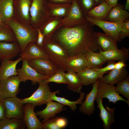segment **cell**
Instances as JSON below:
<instances>
[{
  "label": "cell",
  "mask_w": 129,
  "mask_h": 129,
  "mask_svg": "<svg viewBox=\"0 0 129 129\" xmlns=\"http://www.w3.org/2000/svg\"><path fill=\"white\" fill-rule=\"evenodd\" d=\"M93 26L86 21L70 27L61 26L54 32L51 39L65 48L69 56L85 55L89 50L93 51L98 49L101 50L95 35Z\"/></svg>",
  "instance_id": "obj_1"
},
{
  "label": "cell",
  "mask_w": 129,
  "mask_h": 129,
  "mask_svg": "<svg viewBox=\"0 0 129 129\" xmlns=\"http://www.w3.org/2000/svg\"><path fill=\"white\" fill-rule=\"evenodd\" d=\"M4 22L9 26L13 30L21 47V52H23L29 43H37L38 29L33 28L30 25L20 23L12 18Z\"/></svg>",
  "instance_id": "obj_2"
},
{
  "label": "cell",
  "mask_w": 129,
  "mask_h": 129,
  "mask_svg": "<svg viewBox=\"0 0 129 129\" xmlns=\"http://www.w3.org/2000/svg\"><path fill=\"white\" fill-rule=\"evenodd\" d=\"M48 57V59L59 69L64 70L69 56L67 50L60 44L51 39L44 43L43 46Z\"/></svg>",
  "instance_id": "obj_3"
},
{
  "label": "cell",
  "mask_w": 129,
  "mask_h": 129,
  "mask_svg": "<svg viewBox=\"0 0 129 129\" xmlns=\"http://www.w3.org/2000/svg\"><path fill=\"white\" fill-rule=\"evenodd\" d=\"M30 25L38 29L49 18L48 0H32L30 10Z\"/></svg>",
  "instance_id": "obj_4"
},
{
  "label": "cell",
  "mask_w": 129,
  "mask_h": 129,
  "mask_svg": "<svg viewBox=\"0 0 129 129\" xmlns=\"http://www.w3.org/2000/svg\"><path fill=\"white\" fill-rule=\"evenodd\" d=\"M38 83L39 86L37 90L30 97L22 99L21 102L24 104L29 103L35 107L46 104L50 100L54 92L51 91L46 79L42 80Z\"/></svg>",
  "instance_id": "obj_5"
},
{
  "label": "cell",
  "mask_w": 129,
  "mask_h": 129,
  "mask_svg": "<svg viewBox=\"0 0 129 129\" xmlns=\"http://www.w3.org/2000/svg\"><path fill=\"white\" fill-rule=\"evenodd\" d=\"M21 82L17 75L0 80V101L16 97L20 90L19 86Z\"/></svg>",
  "instance_id": "obj_6"
},
{
  "label": "cell",
  "mask_w": 129,
  "mask_h": 129,
  "mask_svg": "<svg viewBox=\"0 0 129 129\" xmlns=\"http://www.w3.org/2000/svg\"><path fill=\"white\" fill-rule=\"evenodd\" d=\"M32 0H14L12 18L23 24L30 25V10Z\"/></svg>",
  "instance_id": "obj_7"
},
{
  "label": "cell",
  "mask_w": 129,
  "mask_h": 129,
  "mask_svg": "<svg viewBox=\"0 0 129 129\" xmlns=\"http://www.w3.org/2000/svg\"><path fill=\"white\" fill-rule=\"evenodd\" d=\"M85 19L94 25H96L102 29L105 33L118 41L119 34L124 22H112L106 21L97 20L86 15Z\"/></svg>",
  "instance_id": "obj_8"
},
{
  "label": "cell",
  "mask_w": 129,
  "mask_h": 129,
  "mask_svg": "<svg viewBox=\"0 0 129 129\" xmlns=\"http://www.w3.org/2000/svg\"><path fill=\"white\" fill-rule=\"evenodd\" d=\"M22 67L17 69L18 76L21 82L30 80L33 85H36L41 80L46 79L50 76L40 74L29 65L27 60L22 59Z\"/></svg>",
  "instance_id": "obj_9"
},
{
  "label": "cell",
  "mask_w": 129,
  "mask_h": 129,
  "mask_svg": "<svg viewBox=\"0 0 129 129\" xmlns=\"http://www.w3.org/2000/svg\"><path fill=\"white\" fill-rule=\"evenodd\" d=\"M96 98H106L109 103L113 102L115 104L119 101L125 102L129 106V101L126 100L121 96L116 91V87L113 85L107 84L101 80H98V83Z\"/></svg>",
  "instance_id": "obj_10"
},
{
  "label": "cell",
  "mask_w": 129,
  "mask_h": 129,
  "mask_svg": "<svg viewBox=\"0 0 129 129\" xmlns=\"http://www.w3.org/2000/svg\"><path fill=\"white\" fill-rule=\"evenodd\" d=\"M22 99L16 97L3 100L6 118H16L23 119L24 105L21 102Z\"/></svg>",
  "instance_id": "obj_11"
},
{
  "label": "cell",
  "mask_w": 129,
  "mask_h": 129,
  "mask_svg": "<svg viewBox=\"0 0 129 129\" xmlns=\"http://www.w3.org/2000/svg\"><path fill=\"white\" fill-rule=\"evenodd\" d=\"M86 21L77 0H73L68 14L63 18L62 26L70 27L84 23Z\"/></svg>",
  "instance_id": "obj_12"
},
{
  "label": "cell",
  "mask_w": 129,
  "mask_h": 129,
  "mask_svg": "<svg viewBox=\"0 0 129 129\" xmlns=\"http://www.w3.org/2000/svg\"><path fill=\"white\" fill-rule=\"evenodd\" d=\"M27 61L30 66L43 75L50 76L59 69L48 59L39 58L29 60Z\"/></svg>",
  "instance_id": "obj_13"
},
{
  "label": "cell",
  "mask_w": 129,
  "mask_h": 129,
  "mask_svg": "<svg viewBox=\"0 0 129 129\" xmlns=\"http://www.w3.org/2000/svg\"><path fill=\"white\" fill-rule=\"evenodd\" d=\"M19 55L22 59L27 60L39 58L49 59L48 54L43 46H39L33 42L29 43L23 52L21 53Z\"/></svg>",
  "instance_id": "obj_14"
},
{
  "label": "cell",
  "mask_w": 129,
  "mask_h": 129,
  "mask_svg": "<svg viewBox=\"0 0 129 129\" xmlns=\"http://www.w3.org/2000/svg\"><path fill=\"white\" fill-rule=\"evenodd\" d=\"M23 121L27 129H43V124L34 111L35 106L29 103L25 104Z\"/></svg>",
  "instance_id": "obj_15"
},
{
  "label": "cell",
  "mask_w": 129,
  "mask_h": 129,
  "mask_svg": "<svg viewBox=\"0 0 129 129\" xmlns=\"http://www.w3.org/2000/svg\"><path fill=\"white\" fill-rule=\"evenodd\" d=\"M46 104V106L45 109L35 112L36 115L39 116V119H43L41 122L42 124L50 118L55 117L56 114L65 110L66 108L60 103L52 100L48 101Z\"/></svg>",
  "instance_id": "obj_16"
},
{
  "label": "cell",
  "mask_w": 129,
  "mask_h": 129,
  "mask_svg": "<svg viewBox=\"0 0 129 129\" xmlns=\"http://www.w3.org/2000/svg\"><path fill=\"white\" fill-rule=\"evenodd\" d=\"M63 18L60 17H49L39 29L44 36L43 43L50 40L54 32L62 26Z\"/></svg>",
  "instance_id": "obj_17"
},
{
  "label": "cell",
  "mask_w": 129,
  "mask_h": 129,
  "mask_svg": "<svg viewBox=\"0 0 129 129\" xmlns=\"http://www.w3.org/2000/svg\"><path fill=\"white\" fill-rule=\"evenodd\" d=\"M102 99L100 98H96L95 101L98 107L100 110L99 116L103 122V125L104 129H109L112 124L115 121L114 112L115 108H110L106 105V108L102 103Z\"/></svg>",
  "instance_id": "obj_18"
},
{
  "label": "cell",
  "mask_w": 129,
  "mask_h": 129,
  "mask_svg": "<svg viewBox=\"0 0 129 129\" xmlns=\"http://www.w3.org/2000/svg\"><path fill=\"white\" fill-rule=\"evenodd\" d=\"M98 80L92 85L93 88L89 93H87L85 101L81 104L79 110L88 116L93 114L95 111L94 102L96 98Z\"/></svg>",
  "instance_id": "obj_19"
},
{
  "label": "cell",
  "mask_w": 129,
  "mask_h": 129,
  "mask_svg": "<svg viewBox=\"0 0 129 129\" xmlns=\"http://www.w3.org/2000/svg\"><path fill=\"white\" fill-rule=\"evenodd\" d=\"M21 52V47L17 42L11 43L0 42V60H12Z\"/></svg>",
  "instance_id": "obj_20"
},
{
  "label": "cell",
  "mask_w": 129,
  "mask_h": 129,
  "mask_svg": "<svg viewBox=\"0 0 129 129\" xmlns=\"http://www.w3.org/2000/svg\"><path fill=\"white\" fill-rule=\"evenodd\" d=\"M87 68L85 55L79 54L71 55L68 57L65 64L64 70L76 73Z\"/></svg>",
  "instance_id": "obj_21"
},
{
  "label": "cell",
  "mask_w": 129,
  "mask_h": 129,
  "mask_svg": "<svg viewBox=\"0 0 129 129\" xmlns=\"http://www.w3.org/2000/svg\"><path fill=\"white\" fill-rule=\"evenodd\" d=\"M22 60V58L20 57L14 61L8 59L1 60L0 80L6 79L12 76L18 75L16 65Z\"/></svg>",
  "instance_id": "obj_22"
},
{
  "label": "cell",
  "mask_w": 129,
  "mask_h": 129,
  "mask_svg": "<svg viewBox=\"0 0 129 129\" xmlns=\"http://www.w3.org/2000/svg\"><path fill=\"white\" fill-rule=\"evenodd\" d=\"M106 72H102L86 68L76 73L82 85L85 86L96 82Z\"/></svg>",
  "instance_id": "obj_23"
},
{
  "label": "cell",
  "mask_w": 129,
  "mask_h": 129,
  "mask_svg": "<svg viewBox=\"0 0 129 129\" xmlns=\"http://www.w3.org/2000/svg\"><path fill=\"white\" fill-rule=\"evenodd\" d=\"M129 49L123 47L121 49L118 48L107 51L100 50V53L108 60H123L125 62L129 58Z\"/></svg>",
  "instance_id": "obj_24"
},
{
  "label": "cell",
  "mask_w": 129,
  "mask_h": 129,
  "mask_svg": "<svg viewBox=\"0 0 129 129\" xmlns=\"http://www.w3.org/2000/svg\"><path fill=\"white\" fill-rule=\"evenodd\" d=\"M128 74L125 67L120 70L114 68L108 75L99 79L105 83L114 85L124 79L128 75Z\"/></svg>",
  "instance_id": "obj_25"
},
{
  "label": "cell",
  "mask_w": 129,
  "mask_h": 129,
  "mask_svg": "<svg viewBox=\"0 0 129 129\" xmlns=\"http://www.w3.org/2000/svg\"><path fill=\"white\" fill-rule=\"evenodd\" d=\"M98 43L103 51H107L118 48L117 41L105 33L95 32Z\"/></svg>",
  "instance_id": "obj_26"
},
{
  "label": "cell",
  "mask_w": 129,
  "mask_h": 129,
  "mask_svg": "<svg viewBox=\"0 0 129 129\" xmlns=\"http://www.w3.org/2000/svg\"><path fill=\"white\" fill-rule=\"evenodd\" d=\"M112 8L104 1L90 10L86 15L97 20L106 21L108 15Z\"/></svg>",
  "instance_id": "obj_27"
},
{
  "label": "cell",
  "mask_w": 129,
  "mask_h": 129,
  "mask_svg": "<svg viewBox=\"0 0 129 129\" xmlns=\"http://www.w3.org/2000/svg\"><path fill=\"white\" fill-rule=\"evenodd\" d=\"M87 68H101L102 64L107 61V59L100 53H97L88 50L85 55Z\"/></svg>",
  "instance_id": "obj_28"
},
{
  "label": "cell",
  "mask_w": 129,
  "mask_h": 129,
  "mask_svg": "<svg viewBox=\"0 0 129 129\" xmlns=\"http://www.w3.org/2000/svg\"><path fill=\"white\" fill-rule=\"evenodd\" d=\"M129 13L118 5L112 8L109 12L106 21L112 22H124L129 19Z\"/></svg>",
  "instance_id": "obj_29"
},
{
  "label": "cell",
  "mask_w": 129,
  "mask_h": 129,
  "mask_svg": "<svg viewBox=\"0 0 129 129\" xmlns=\"http://www.w3.org/2000/svg\"><path fill=\"white\" fill-rule=\"evenodd\" d=\"M71 4H56L48 2L49 11V17H60L64 18L68 14Z\"/></svg>",
  "instance_id": "obj_30"
},
{
  "label": "cell",
  "mask_w": 129,
  "mask_h": 129,
  "mask_svg": "<svg viewBox=\"0 0 129 129\" xmlns=\"http://www.w3.org/2000/svg\"><path fill=\"white\" fill-rule=\"evenodd\" d=\"M65 77L69 90L77 93H80L82 91L83 85L76 73L67 72L65 73Z\"/></svg>",
  "instance_id": "obj_31"
},
{
  "label": "cell",
  "mask_w": 129,
  "mask_h": 129,
  "mask_svg": "<svg viewBox=\"0 0 129 129\" xmlns=\"http://www.w3.org/2000/svg\"><path fill=\"white\" fill-rule=\"evenodd\" d=\"M59 91L58 90L54 91L52 95L50 100L55 101L62 104L64 106L66 105L69 107L71 110L74 111H75L77 108L76 105L81 104L83 102L85 96V93L84 92L81 91L80 93L79 98L75 101H70L65 98L56 96V94H59Z\"/></svg>",
  "instance_id": "obj_32"
},
{
  "label": "cell",
  "mask_w": 129,
  "mask_h": 129,
  "mask_svg": "<svg viewBox=\"0 0 129 129\" xmlns=\"http://www.w3.org/2000/svg\"><path fill=\"white\" fill-rule=\"evenodd\" d=\"M14 1V0H0V15L2 22L13 18Z\"/></svg>",
  "instance_id": "obj_33"
},
{
  "label": "cell",
  "mask_w": 129,
  "mask_h": 129,
  "mask_svg": "<svg viewBox=\"0 0 129 129\" xmlns=\"http://www.w3.org/2000/svg\"><path fill=\"white\" fill-rule=\"evenodd\" d=\"M26 128L22 119L11 118L0 121V129H25Z\"/></svg>",
  "instance_id": "obj_34"
},
{
  "label": "cell",
  "mask_w": 129,
  "mask_h": 129,
  "mask_svg": "<svg viewBox=\"0 0 129 129\" xmlns=\"http://www.w3.org/2000/svg\"><path fill=\"white\" fill-rule=\"evenodd\" d=\"M11 43L17 42L11 28L4 22L0 24V42Z\"/></svg>",
  "instance_id": "obj_35"
},
{
  "label": "cell",
  "mask_w": 129,
  "mask_h": 129,
  "mask_svg": "<svg viewBox=\"0 0 129 129\" xmlns=\"http://www.w3.org/2000/svg\"><path fill=\"white\" fill-rule=\"evenodd\" d=\"M43 129H63L64 124L62 117H54L50 118L43 123Z\"/></svg>",
  "instance_id": "obj_36"
},
{
  "label": "cell",
  "mask_w": 129,
  "mask_h": 129,
  "mask_svg": "<svg viewBox=\"0 0 129 129\" xmlns=\"http://www.w3.org/2000/svg\"><path fill=\"white\" fill-rule=\"evenodd\" d=\"M116 87V91L122 95L129 101V76L117 84Z\"/></svg>",
  "instance_id": "obj_37"
},
{
  "label": "cell",
  "mask_w": 129,
  "mask_h": 129,
  "mask_svg": "<svg viewBox=\"0 0 129 129\" xmlns=\"http://www.w3.org/2000/svg\"><path fill=\"white\" fill-rule=\"evenodd\" d=\"M65 71L64 70L59 69L56 72L46 79V82L48 83L54 82L57 84H67V82L65 77Z\"/></svg>",
  "instance_id": "obj_38"
},
{
  "label": "cell",
  "mask_w": 129,
  "mask_h": 129,
  "mask_svg": "<svg viewBox=\"0 0 129 129\" xmlns=\"http://www.w3.org/2000/svg\"><path fill=\"white\" fill-rule=\"evenodd\" d=\"M78 3L85 16L91 9L96 6L94 0H77Z\"/></svg>",
  "instance_id": "obj_39"
},
{
  "label": "cell",
  "mask_w": 129,
  "mask_h": 129,
  "mask_svg": "<svg viewBox=\"0 0 129 129\" xmlns=\"http://www.w3.org/2000/svg\"><path fill=\"white\" fill-rule=\"evenodd\" d=\"M129 36V19L125 20L119 34L118 41L120 42L124 38Z\"/></svg>",
  "instance_id": "obj_40"
},
{
  "label": "cell",
  "mask_w": 129,
  "mask_h": 129,
  "mask_svg": "<svg viewBox=\"0 0 129 129\" xmlns=\"http://www.w3.org/2000/svg\"><path fill=\"white\" fill-rule=\"evenodd\" d=\"M108 61L107 65L104 68H95L91 69L94 70L99 72L107 73L109 71H111L114 69L115 64L116 63L114 61Z\"/></svg>",
  "instance_id": "obj_41"
},
{
  "label": "cell",
  "mask_w": 129,
  "mask_h": 129,
  "mask_svg": "<svg viewBox=\"0 0 129 129\" xmlns=\"http://www.w3.org/2000/svg\"><path fill=\"white\" fill-rule=\"evenodd\" d=\"M3 100L0 101V121L6 118Z\"/></svg>",
  "instance_id": "obj_42"
},
{
  "label": "cell",
  "mask_w": 129,
  "mask_h": 129,
  "mask_svg": "<svg viewBox=\"0 0 129 129\" xmlns=\"http://www.w3.org/2000/svg\"><path fill=\"white\" fill-rule=\"evenodd\" d=\"M38 29V36L36 43L38 45L43 46L44 40V35L39 29Z\"/></svg>",
  "instance_id": "obj_43"
},
{
  "label": "cell",
  "mask_w": 129,
  "mask_h": 129,
  "mask_svg": "<svg viewBox=\"0 0 129 129\" xmlns=\"http://www.w3.org/2000/svg\"><path fill=\"white\" fill-rule=\"evenodd\" d=\"M73 0H48L50 3L56 4H71Z\"/></svg>",
  "instance_id": "obj_44"
},
{
  "label": "cell",
  "mask_w": 129,
  "mask_h": 129,
  "mask_svg": "<svg viewBox=\"0 0 129 129\" xmlns=\"http://www.w3.org/2000/svg\"><path fill=\"white\" fill-rule=\"evenodd\" d=\"M126 62L123 60H120L117 63H115L114 68L120 70L125 67L127 65L125 64Z\"/></svg>",
  "instance_id": "obj_45"
},
{
  "label": "cell",
  "mask_w": 129,
  "mask_h": 129,
  "mask_svg": "<svg viewBox=\"0 0 129 129\" xmlns=\"http://www.w3.org/2000/svg\"><path fill=\"white\" fill-rule=\"evenodd\" d=\"M118 0H105V2L112 8L117 6L118 5Z\"/></svg>",
  "instance_id": "obj_46"
},
{
  "label": "cell",
  "mask_w": 129,
  "mask_h": 129,
  "mask_svg": "<svg viewBox=\"0 0 129 129\" xmlns=\"http://www.w3.org/2000/svg\"><path fill=\"white\" fill-rule=\"evenodd\" d=\"M95 2L96 6L104 2L105 1V0H94Z\"/></svg>",
  "instance_id": "obj_47"
},
{
  "label": "cell",
  "mask_w": 129,
  "mask_h": 129,
  "mask_svg": "<svg viewBox=\"0 0 129 129\" xmlns=\"http://www.w3.org/2000/svg\"><path fill=\"white\" fill-rule=\"evenodd\" d=\"M124 9L128 11H129V0H126Z\"/></svg>",
  "instance_id": "obj_48"
},
{
  "label": "cell",
  "mask_w": 129,
  "mask_h": 129,
  "mask_svg": "<svg viewBox=\"0 0 129 129\" xmlns=\"http://www.w3.org/2000/svg\"><path fill=\"white\" fill-rule=\"evenodd\" d=\"M2 22V20H1V16H0V24Z\"/></svg>",
  "instance_id": "obj_49"
}]
</instances>
